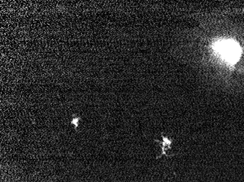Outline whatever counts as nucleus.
I'll return each instance as SVG.
<instances>
[{"mask_svg": "<svg viewBox=\"0 0 244 182\" xmlns=\"http://www.w3.org/2000/svg\"><path fill=\"white\" fill-rule=\"evenodd\" d=\"M180 31L175 52L203 82L224 90H244V27L212 15Z\"/></svg>", "mask_w": 244, "mask_h": 182, "instance_id": "nucleus-1", "label": "nucleus"}, {"mask_svg": "<svg viewBox=\"0 0 244 182\" xmlns=\"http://www.w3.org/2000/svg\"><path fill=\"white\" fill-rule=\"evenodd\" d=\"M159 141V142L162 143V154H167L166 151L167 149L170 148L171 141L169 138H165V137L162 136V141Z\"/></svg>", "mask_w": 244, "mask_h": 182, "instance_id": "nucleus-2", "label": "nucleus"}, {"mask_svg": "<svg viewBox=\"0 0 244 182\" xmlns=\"http://www.w3.org/2000/svg\"><path fill=\"white\" fill-rule=\"evenodd\" d=\"M80 120H81L80 117H78V116H76V114H73V119H72L70 123L72 125H74L75 129V130L77 129V127H78L79 122H80Z\"/></svg>", "mask_w": 244, "mask_h": 182, "instance_id": "nucleus-3", "label": "nucleus"}]
</instances>
